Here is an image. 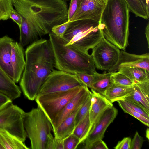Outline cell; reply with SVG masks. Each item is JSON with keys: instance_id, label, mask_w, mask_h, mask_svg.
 Masks as SVG:
<instances>
[{"instance_id": "obj_1", "label": "cell", "mask_w": 149, "mask_h": 149, "mask_svg": "<svg viewBox=\"0 0 149 149\" xmlns=\"http://www.w3.org/2000/svg\"><path fill=\"white\" fill-rule=\"evenodd\" d=\"M15 10L26 21L35 41L51 32L54 26L68 21L64 0H13Z\"/></svg>"}, {"instance_id": "obj_2", "label": "cell", "mask_w": 149, "mask_h": 149, "mask_svg": "<svg viewBox=\"0 0 149 149\" xmlns=\"http://www.w3.org/2000/svg\"><path fill=\"white\" fill-rule=\"evenodd\" d=\"M25 55V65L20 86L25 96L33 100L55 68L54 56L49 40L40 38L29 45Z\"/></svg>"}, {"instance_id": "obj_3", "label": "cell", "mask_w": 149, "mask_h": 149, "mask_svg": "<svg viewBox=\"0 0 149 149\" xmlns=\"http://www.w3.org/2000/svg\"><path fill=\"white\" fill-rule=\"evenodd\" d=\"M130 11L124 0H107L100 20L104 37L124 51L128 45Z\"/></svg>"}, {"instance_id": "obj_4", "label": "cell", "mask_w": 149, "mask_h": 149, "mask_svg": "<svg viewBox=\"0 0 149 149\" xmlns=\"http://www.w3.org/2000/svg\"><path fill=\"white\" fill-rule=\"evenodd\" d=\"M49 36L54 56L55 68L58 70L73 74L84 73L92 74L96 71L91 55L67 45V41L51 32Z\"/></svg>"}, {"instance_id": "obj_5", "label": "cell", "mask_w": 149, "mask_h": 149, "mask_svg": "<svg viewBox=\"0 0 149 149\" xmlns=\"http://www.w3.org/2000/svg\"><path fill=\"white\" fill-rule=\"evenodd\" d=\"M104 27L103 24L91 19L71 22L62 38L67 42V45L88 54L89 50L92 49L104 37Z\"/></svg>"}, {"instance_id": "obj_6", "label": "cell", "mask_w": 149, "mask_h": 149, "mask_svg": "<svg viewBox=\"0 0 149 149\" xmlns=\"http://www.w3.org/2000/svg\"><path fill=\"white\" fill-rule=\"evenodd\" d=\"M24 124L32 149H52L54 137L51 123L38 107L25 112Z\"/></svg>"}, {"instance_id": "obj_7", "label": "cell", "mask_w": 149, "mask_h": 149, "mask_svg": "<svg viewBox=\"0 0 149 149\" xmlns=\"http://www.w3.org/2000/svg\"><path fill=\"white\" fill-rule=\"evenodd\" d=\"M84 86L66 91L38 95L35 100L37 106L43 111L51 122Z\"/></svg>"}, {"instance_id": "obj_8", "label": "cell", "mask_w": 149, "mask_h": 149, "mask_svg": "<svg viewBox=\"0 0 149 149\" xmlns=\"http://www.w3.org/2000/svg\"><path fill=\"white\" fill-rule=\"evenodd\" d=\"M25 112L12 101L0 109V129L8 132L23 142L27 137L24 124Z\"/></svg>"}, {"instance_id": "obj_9", "label": "cell", "mask_w": 149, "mask_h": 149, "mask_svg": "<svg viewBox=\"0 0 149 149\" xmlns=\"http://www.w3.org/2000/svg\"><path fill=\"white\" fill-rule=\"evenodd\" d=\"M85 85L75 74L54 69L41 87L38 95L66 91Z\"/></svg>"}, {"instance_id": "obj_10", "label": "cell", "mask_w": 149, "mask_h": 149, "mask_svg": "<svg viewBox=\"0 0 149 149\" xmlns=\"http://www.w3.org/2000/svg\"><path fill=\"white\" fill-rule=\"evenodd\" d=\"M120 53L118 47L104 37L92 49L91 55L96 68L107 71L116 64Z\"/></svg>"}, {"instance_id": "obj_11", "label": "cell", "mask_w": 149, "mask_h": 149, "mask_svg": "<svg viewBox=\"0 0 149 149\" xmlns=\"http://www.w3.org/2000/svg\"><path fill=\"white\" fill-rule=\"evenodd\" d=\"M117 114L118 110L113 105L107 108L93 124L88 136L82 143H84L83 148L88 149L94 142L102 139L107 129L114 120Z\"/></svg>"}, {"instance_id": "obj_12", "label": "cell", "mask_w": 149, "mask_h": 149, "mask_svg": "<svg viewBox=\"0 0 149 149\" xmlns=\"http://www.w3.org/2000/svg\"><path fill=\"white\" fill-rule=\"evenodd\" d=\"M107 0H78L77 9L68 22L85 19L100 22Z\"/></svg>"}, {"instance_id": "obj_13", "label": "cell", "mask_w": 149, "mask_h": 149, "mask_svg": "<svg viewBox=\"0 0 149 149\" xmlns=\"http://www.w3.org/2000/svg\"><path fill=\"white\" fill-rule=\"evenodd\" d=\"M90 93L91 91L88 87L84 86L79 92L69 102L51 122L54 133L65 118L81 107Z\"/></svg>"}, {"instance_id": "obj_14", "label": "cell", "mask_w": 149, "mask_h": 149, "mask_svg": "<svg viewBox=\"0 0 149 149\" xmlns=\"http://www.w3.org/2000/svg\"><path fill=\"white\" fill-rule=\"evenodd\" d=\"M137 67L144 69L149 72V54L136 55L120 51L119 59L113 67L107 71L112 73L122 67Z\"/></svg>"}, {"instance_id": "obj_15", "label": "cell", "mask_w": 149, "mask_h": 149, "mask_svg": "<svg viewBox=\"0 0 149 149\" xmlns=\"http://www.w3.org/2000/svg\"><path fill=\"white\" fill-rule=\"evenodd\" d=\"M14 41L7 35L0 38V68L13 81L14 74L11 64V52Z\"/></svg>"}, {"instance_id": "obj_16", "label": "cell", "mask_w": 149, "mask_h": 149, "mask_svg": "<svg viewBox=\"0 0 149 149\" xmlns=\"http://www.w3.org/2000/svg\"><path fill=\"white\" fill-rule=\"evenodd\" d=\"M11 61L15 83L20 81L25 65L23 48L17 42H13L11 52Z\"/></svg>"}, {"instance_id": "obj_17", "label": "cell", "mask_w": 149, "mask_h": 149, "mask_svg": "<svg viewBox=\"0 0 149 149\" xmlns=\"http://www.w3.org/2000/svg\"><path fill=\"white\" fill-rule=\"evenodd\" d=\"M91 104L89 117L93 124L100 115L108 107L113 105L104 95L93 90L91 91Z\"/></svg>"}, {"instance_id": "obj_18", "label": "cell", "mask_w": 149, "mask_h": 149, "mask_svg": "<svg viewBox=\"0 0 149 149\" xmlns=\"http://www.w3.org/2000/svg\"><path fill=\"white\" fill-rule=\"evenodd\" d=\"M0 92L12 101L20 97L21 93L19 87L0 68Z\"/></svg>"}, {"instance_id": "obj_19", "label": "cell", "mask_w": 149, "mask_h": 149, "mask_svg": "<svg viewBox=\"0 0 149 149\" xmlns=\"http://www.w3.org/2000/svg\"><path fill=\"white\" fill-rule=\"evenodd\" d=\"M80 108L72 113L62 122L54 133L55 139L63 140L72 134L75 127V118Z\"/></svg>"}, {"instance_id": "obj_20", "label": "cell", "mask_w": 149, "mask_h": 149, "mask_svg": "<svg viewBox=\"0 0 149 149\" xmlns=\"http://www.w3.org/2000/svg\"><path fill=\"white\" fill-rule=\"evenodd\" d=\"M133 86H126L111 83L106 90L104 96L112 103L123 100L132 91Z\"/></svg>"}, {"instance_id": "obj_21", "label": "cell", "mask_w": 149, "mask_h": 149, "mask_svg": "<svg viewBox=\"0 0 149 149\" xmlns=\"http://www.w3.org/2000/svg\"><path fill=\"white\" fill-rule=\"evenodd\" d=\"M23 142L7 131L0 129V149H29Z\"/></svg>"}, {"instance_id": "obj_22", "label": "cell", "mask_w": 149, "mask_h": 149, "mask_svg": "<svg viewBox=\"0 0 149 149\" xmlns=\"http://www.w3.org/2000/svg\"><path fill=\"white\" fill-rule=\"evenodd\" d=\"M111 73H99L95 71L93 74L90 89L103 95L108 87L112 83L110 77Z\"/></svg>"}, {"instance_id": "obj_23", "label": "cell", "mask_w": 149, "mask_h": 149, "mask_svg": "<svg viewBox=\"0 0 149 149\" xmlns=\"http://www.w3.org/2000/svg\"><path fill=\"white\" fill-rule=\"evenodd\" d=\"M118 71L125 75L134 83L149 81V72L143 68L123 67L120 68Z\"/></svg>"}, {"instance_id": "obj_24", "label": "cell", "mask_w": 149, "mask_h": 149, "mask_svg": "<svg viewBox=\"0 0 149 149\" xmlns=\"http://www.w3.org/2000/svg\"><path fill=\"white\" fill-rule=\"evenodd\" d=\"M93 125L90 120L89 111L76 126L72 133L79 139L80 144L82 143L88 136Z\"/></svg>"}, {"instance_id": "obj_25", "label": "cell", "mask_w": 149, "mask_h": 149, "mask_svg": "<svg viewBox=\"0 0 149 149\" xmlns=\"http://www.w3.org/2000/svg\"><path fill=\"white\" fill-rule=\"evenodd\" d=\"M132 92L123 100L134 102L143 107L149 113V99L148 98L139 87L134 84Z\"/></svg>"}, {"instance_id": "obj_26", "label": "cell", "mask_w": 149, "mask_h": 149, "mask_svg": "<svg viewBox=\"0 0 149 149\" xmlns=\"http://www.w3.org/2000/svg\"><path fill=\"white\" fill-rule=\"evenodd\" d=\"M127 4L130 10L137 17L147 20L149 16L147 14L140 0H124Z\"/></svg>"}, {"instance_id": "obj_27", "label": "cell", "mask_w": 149, "mask_h": 149, "mask_svg": "<svg viewBox=\"0 0 149 149\" xmlns=\"http://www.w3.org/2000/svg\"><path fill=\"white\" fill-rule=\"evenodd\" d=\"M110 79L112 83L123 86L132 87L135 84L125 75L118 71L111 73Z\"/></svg>"}, {"instance_id": "obj_28", "label": "cell", "mask_w": 149, "mask_h": 149, "mask_svg": "<svg viewBox=\"0 0 149 149\" xmlns=\"http://www.w3.org/2000/svg\"><path fill=\"white\" fill-rule=\"evenodd\" d=\"M13 0H0V21L8 20L13 10Z\"/></svg>"}, {"instance_id": "obj_29", "label": "cell", "mask_w": 149, "mask_h": 149, "mask_svg": "<svg viewBox=\"0 0 149 149\" xmlns=\"http://www.w3.org/2000/svg\"><path fill=\"white\" fill-rule=\"evenodd\" d=\"M117 102L119 106L124 112L132 115L146 125L149 126V119L127 106L122 100H119Z\"/></svg>"}, {"instance_id": "obj_30", "label": "cell", "mask_w": 149, "mask_h": 149, "mask_svg": "<svg viewBox=\"0 0 149 149\" xmlns=\"http://www.w3.org/2000/svg\"><path fill=\"white\" fill-rule=\"evenodd\" d=\"M91 104V93L77 113L75 119V127L89 111Z\"/></svg>"}, {"instance_id": "obj_31", "label": "cell", "mask_w": 149, "mask_h": 149, "mask_svg": "<svg viewBox=\"0 0 149 149\" xmlns=\"http://www.w3.org/2000/svg\"><path fill=\"white\" fill-rule=\"evenodd\" d=\"M79 145V139L73 134L63 140L64 149H75Z\"/></svg>"}, {"instance_id": "obj_32", "label": "cell", "mask_w": 149, "mask_h": 149, "mask_svg": "<svg viewBox=\"0 0 149 149\" xmlns=\"http://www.w3.org/2000/svg\"><path fill=\"white\" fill-rule=\"evenodd\" d=\"M123 102L128 107L138 112L143 116L149 119V113L138 104L132 101L122 100Z\"/></svg>"}, {"instance_id": "obj_33", "label": "cell", "mask_w": 149, "mask_h": 149, "mask_svg": "<svg viewBox=\"0 0 149 149\" xmlns=\"http://www.w3.org/2000/svg\"><path fill=\"white\" fill-rule=\"evenodd\" d=\"M69 24L67 22L61 24L55 25L51 29V32L57 36L62 38L66 31Z\"/></svg>"}, {"instance_id": "obj_34", "label": "cell", "mask_w": 149, "mask_h": 149, "mask_svg": "<svg viewBox=\"0 0 149 149\" xmlns=\"http://www.w3.org/2000/svg\"><path fill=\"white\" fill-rule=\"evenodd\" d=\"M75 74L85 85L90 88L93 77V74L78 73Z\"/></svg>"}, {"instance_id": "obj_35", "label": "cell", "mask_w": 149, "mask_h": 149, "mask_svg": "<svg viewBox=\"0 0 149 149\" xmlns=\"http://www.w3.org/2000/svg\"><path fill=\"white\" fill-rule=\"evenodd\" d=\"M144 140L143 138L140 136L137 132L131 140V149H140L142 147Z\"/></svg>"}, {"instance_id": "obj_36", "label": "cell", "mask_w": 149, "mask_h": 149, "mask_svg": "<svg viewBox=\"0 0 149 149\" xmlns=\"http://www.w3.org/2000/svg\"><path fill=\"white\" fill-rule=\"evenodd\" d=\"M131 138L129 137L124 138L118 142L114 148L115 149H131Z\"/></svg>"}, {"instance_id": "obj_37", "label": "cell", "mask_w": 149, "mask_h": 149, "mask_svg": "<svg viewBox=\"0 0 149 149\" xmlns=\"http://www.w3.org/2000/svg\"><path fill=\"white\" fill-rule=\"evenodd\" d=\"M78 0H71L68 11V21L70 20L75 14L78 8Z\"/></svg>"}, {"instance_id": "obj_38", "label": "cell", "mask_w": 149, "mask_h": 149, "mask_svg": "<svg viewBox=\"0 0 149 149\" xmlns=\"http://www.w3.org/2000/svg\"><path fill=\"white\" fill-rule=\"evenodd\" d=\"M108 148L105 143L102 140H97L92 143L88 149H107Z\"/></svg>"}, {"instance_id": "obj_39", "label": "cell", "mask_w": 149, "mask_h": 149, "mask_svg": "<svg viewBox=\"0 0 149 149\" xmlns=\"http://www.w3.org/2000/svg\"><path fill=\"white\" fill-rule=\"evenodd\" d=\"M9 16L10 18L17 24L20 29L22 22V17L20 14L16 10L13 9L11 11Z\"/></svg>"}, {"instance_id": "obj_40", "label": "cell", "mask_w": 149, "mask_h": 149, "mask_svg": "<svg viewBox=\"0 0 149 149\" xmlns=\"http://www.w3.org/2000/svg\"><path fill=\"white\" fill-rule=\"evenodd\" d=\"M11 101L12 100L7 96L0 92V109Z\"/></svg>"}, {"instance_id": "obj_41", "label": "cell", "mask_w": 149, "mask_h": 149, "mask_svg": "<svg viewBox=\"0 0 149 149\" xmlns=\"http://www.w3.org/2000/svg\"><path fill=\"white\" fill-rule=\"evenodd\" d=\"M52 149H64L63 140L57 139L54 137Z\"/></svg>"}, {"instance_id": "obj_42", "label": "cell", "mask_w": 149, "mask_h": 149, "mask_svg": "<svg viewBox=\"0 0 149 149\" xmlns=\"http://www.w3.org/2000/svg\"><path fill=\"white\" fill-rule=\"evenodd\" d=\"M147 14L149 16V0H140Z\"/></svg>"}, {"instance_id": "obj_43", "label": "cell", "mask_w": 149, "mask_h": 149, "mask_svg": "<svg viewBox=\"0 0 149 149\" xmlns=\"http://www.w3.org/2000/svg\"><path fill=\"white\" fill-rule=\"evenodd\" d=\"M145 35L148 44L149 46V23L148 22L145 29Z\"/></svg>"}, {"instance_id": "obj_44", "label": "cell", "mask_w": 149, "mask_h": 149, "mask_svg": "<svg viewBox=\"0 0 149 149\" xmlns=\"http://www.w3.org/2000/svg\"><path fill=\"white\" fill-rule=\"evenodd\" d=\"M149 129L148 128L146 130V137L148 139V140H149Z\"/></svg>"}, {"instance_id": "obj_45", "label": "cell", "mask_w": 149, "mask_h": 149, "mask_svg": "<svg viewBox=\"0 0 149 149\" xmlns=\"http://www.w3.org/2000/svg\"><path fill=\"white\" fill-rule=\"evenodd\" d=\"M65 0V1H66V0Z\"/></svg>"}]
</instances>
